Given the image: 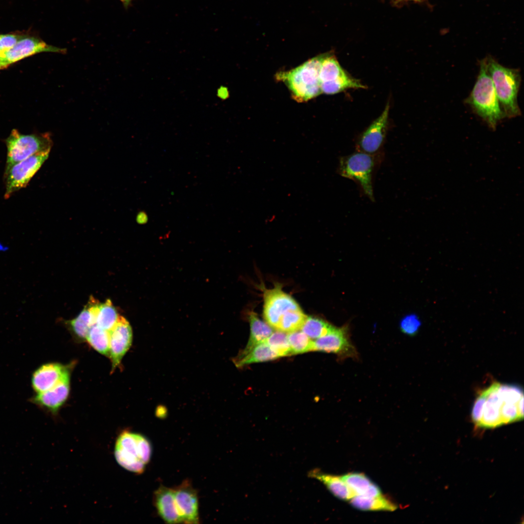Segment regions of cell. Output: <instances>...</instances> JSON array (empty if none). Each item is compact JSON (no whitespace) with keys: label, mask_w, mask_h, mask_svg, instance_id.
Returning <instances> with one entry per match:
<instances>
[{"label":"cell","mask_w":524,"mask_h":524,"mask_svg":"<svg viewBox=\"0 0 524 524\" xmlns=\"http://www.w3.org/2000/svg\"><path fill=\"white\" fill-rule=\"evenodd\" d=\"M485 59L488 73L505 117L520 115L521 112L517 100L521 79L520 71L502 66L491 56Z\"/></svg>","instance_id":"cell-3"},{"label":"cell","mask_w":524,"mask_h":524,"mask_svg":"<svg viewBox=\"0 0 524 524\" xmlns=\"http://www.w3.org/2000/svg\"><path fill=\"white\" fill-rule=\"evenodd\" d=\"M364 85L347 74L328 82L321 84L322 93L332 95L349 88H365Z\"/></svg>","instance_id":"cell-27"},{"label":"cell","mask_w":524,"mask_h":524,"mask_svg":"<svg viewBox=\"0 0 524 524\" xmlns=\"http://www.w3.org/2000/svg\"><path fill=\"white\" fill-rule=\"evenodd\" d=\"M485 400V395L483 392L477 397L474 402L471 412V417L474 423L477 426L479 425L482 415L483 408Z\"/></svg>","instance_id":"cell-34"},{"label":"cell","mask_w":524,"mask_h":524,"mask_svg":"<svg viewBox=\"0 0 524 524\" xmlns=\"http://www.w3.org/2000/svg\"><path fill=\"white\" fill-rule=\"evenodd\" d=\"M349 501L354 508L363 510L393 511L397 508L393 502L382 494L376 497L355 495Z\"/></svg>","instance_id":"cell-21"},{"label":"cell","mask_w":524,"mask_h":524,"mask_svg":"<svg viewBox=\"0 0 524 524\" xmlns=\"http://www.w3.org/2000/svg\"><path fill=\"white\" fill-rule=\"evenodd\" d=\"M175 498L183 522L199 523L198 498L196 491L188 482L174 490Z\"/></svg>","instance_id":"cell-15"},{"label":"cell","mask_w":524,"mask_h":524,"mask_svg":"<svg viewBox=\"0 0 524 524\" xmlns=\"http://www.w3.org/2000/svg\"><path fill=\"white\" fill-rule=\"evenodd\" d=\"M49 153L33 155L5 169V199L25 187L49 157Z\"/></svg>","instance_id":"cell-7"},{"label":"cell","mask_w":524,"mask_h":524,"mask_svg":"<svg viewBox=\"0 0 524 524\" xmlns=\"http://www.w3.org/2000/svg\"><path fill=\"white\" fill-rule=\"evenodd\" d=\"M279 358L278 355L265 342L259 344L245 353H239L234 359L237 367L252 363L272 360Z\"/></svg>","instance_id":"cell-19"},{"label":"cell","mask_w":524,"mask_h":524,"mask_svg":"<svg viewBox=\"0 0 524 524\" xmlns=\"http://www.w3.org/2000/svg\"><path fill=\"white\" fill-rule=\"evenodd\" d=\"M421 323L415 316L411 315L405 318L402 322L401 327L404 333L409 335H415L418 331Z\"/></svg>","instance_id":"cell-32"},{"label":"cell","mask_w":524,"mask_h":524,"mask_svg":"<svg viewBox=\"0 0 524 524\" xmlns=\"http://www.w3.org/2000/svg\"><path fill=\"white\" fill-rule=\"evenodd\" d=\"M0 69H2V68H1V66H0Z\"/></svg>","instance_id":"cell-38"},{"label":"cell","mask_w":524,"mask_h":524,"mask_svg":"<svg viewBox=\"0 0 524 524\" xmlns=\"http://www.w3.org/2000/svg\"><path fill=\"white\" fill-rule=\"evenodd\" d=\"M325 54L310 59L293 69L276 74L277 80L285 83L296 101H307L322 93L320 71Z\"/></svg>","instance_id":"cell-2"},{"label":"cell","mask_w":524,"mask_h":524,"mask_svg":"<svg viewBox=\"0 0 524 524\" xmlns=\"http://www.w3.org/2000/svg\"><path fill=\"white\" fill-rule=\"evenodd\" d=\"M381 494L380 489L376 484L372 483L362 496L367 497H376Z\"/></svg>","instance_id":"cell-35"},{"label":"cell","mask_w":524,"mask_h":524,"mask_svg":"<svg viewBox=\"0 0 524 524\" xmlns=\"http://www.w3.org/2000/svg\"><path fill=\"white\" fill-rule=\"evenodd\" d=\"M121 0V1H122V2H123L124 3H128V2H129V1H130L131 0Z\"/></svg>","instance_id":"cell-37"},{"label":"cell","mask_w":524,"mask_h":524,"mask_svg":"<svg viewBox=\"0 0 524 524\" xmlns=\"http://www.w3.org/2000/svg\"><path fill=\"white\" fill-rule=\"evenodd\" d=\"M151 455L150 443L142 435L124 430L117 436L114 456L117 463L125 470L142 474Z\"/></svg>","instance_id":"cell-4"},{"label":"cell","mask_w":524,"mask_h":524,"mask_svg":"<svg viewBox=\"0 0 524 524\" xmlns=\"http://www.w3.org/2000/svg\"><path fill=\"white\" fill-rule=\"evenodd\" d=\"M109 354L112 361V372L118 366L132 342V332L129 322L120 316L115 326L109 331Z\"/></svg>","instance_id":"cell-11"},{"label":"cell","mask_w":524,"mask_h":524,"mask_svg":"<svg viewBox=\"0 0 524 524\" xmlns=\"http://www.w3.org/2000/svg\"><path fill=\"white\" fill-rule=\"evenodd\" d=\"M263 316L267 323L277 330L281 317L287 311L300 308L296 301L284 292L277 283L271 289L263 288Z\"/></svg>","instance_id":"cell-9"},{"label":"cell","mask_w":524,"mask_h":524,"mask_svg":"<svg viewBox=\"0 0 524 524\" xmlns=\"http://www.w3.org/2000/svg\"><path fill=\"white\" fill-rule=\"evenodd\" d=\"M69 324L77 337L82 340L86 338L90 328L96 324L94 312L89 303Z\"/></svg>","instance_id":"cell-23"},{"label":"cell","mask_w":524,"mask_h":524,"mask_svg":"<svg viewBox=\"0 0 524 524\" xmlns=\"http://www.w3.org/2000/svg\"><path fill=\"white\" fill-rule=\"evenodd\" d=\"M70 389V371L68 370L62 378L50 389L37 394L33 398V402L55 414L67 399Z\"/></svg>","instance_id":"cell-13"},{"label":"cell","mask_w":524,"mask_h":524,"mask_svg":"<svg viewBox=\"0 0 524 524\" xmlns=\"http://www.w3.org/2000/svg\"><path fill=\"white\" fill-rule=\"evenodd\" d=\"M248 320L250 333L248 343L241 353L248 352L257 344L264 342L273 332V328L267 323L261 320L253 311L249 313Z\"/></svg>","instance_id":"cell-22"},{"label":"cell","mask_w":524,"mask_h":524,"mask_svg":"<svg viewBox=\"0 0 524 524\" xmlns=\"http://www.w3.org/2000/svg\"><path fill=\"white\" fill-rule=\"evenodd\" d=\"M341 478L355 495H363L372 483L362 473H350L341 476Z\"/></svg>","instance_id":"cell-29"},{"label":"cell","mask_w":524,"mask_h":524,"mask_svg":"<svg viewBox=\"0 0 524 524\" xmlns=\"http://www.w3.org/2000/svg\"><path fill=\"white\" fill-rule=\"evenodd\" d=\"M312 351L335 354L341 360L358 358L357 351L345 326L337 328L332 326L325 335L312 341Z\"/></svg>","instance_id":"cell-8"},{"label":"cell","mask_w":524,"mask_h":524,"mask_svg":"<svg viewBox=\"0 0 524 524\" xmlns=\"http://www.w3.org/2000/svg\"><path fill=\"white\" fill-rule=\"evenodd\" d=\"M69 370V367L58 363L44 364L33 374L32 387L37 393L46 391L60 381Z\"/></svg>","instance_id":"cell-16"},{"label":"cell","mask_w":524,"mask_h":524,"mask_svg":"<svg viewBox=\"0 0 524 524\" xmlns=\"http://www.w3.org/2000/svg\"><path fill=\"white\" fill-rule=\"evenodd\" d=\"M390 107L388 101L381 114L361 134L357 142L358 151L370 154L379 151L387 133Z\"/></svg>","instance_id":"cell-10"},{"label":"cell","mask_w":524,"mask_h":524,"mask_svg":"<svg viewBox=\"0 0 524 524\" xmlns=\"http://www.w3.org/2000/svg\"><path fill=\"white\" fill-rule=\"evenodd\" d=\"M308 476L321 482L332 494L340 499L348 501L355 496L341 476L326 474L318 469L311 470Z\"/></svg>","instance_id":"cell-18"},{"label":"cell","mask_w":524,"mask_h":524,"mask_svg":"<svg viewBox=\"0 0 524 524\" xmlns=\"http://www.w3.org/2000/svg\"><path fill=\"white\" fill-rule=\"evenodd\" d=\"M287 335L292 354L312 351L313 340L302 331L298 330L288 333Z\"/></svg>","instance_id":"cell-31"},{"label":"cell","mask_w":524,"mask_h":524,"mask_svg":"<svg viewBox=\"0 0 524 524\" xmlns=\"http://www.w3.org/2000/svg\"><path fill=\"white\" fill-rule=\"evenodd\" d=\"M478 75L465 102L492 130L505 118L492 80L488 73L486 59L479 63Z\"/></svg>","instance_id":"cell-1"},{"label":"cell","mask_w":524,"mask_h":524,"mask_svg":"<svg viewBox=\"0 0 524 524\" xmlns=\"http://www.w3.org/2000/svg\"><path fill=\"white\" fill-rule=\"evenodd\" d=\"M147 215L145 212H141L137 214L136 221L139 224H145L147 222Z\"/></svg>","instance_id":"cell-36"},{"label":"cell","mask_w":524,"mask_h":524,"mask_svg":"<svg viewBox=\"0 0 524 524\" xmlns=\"http://www.w3.org/2000/svg\"><path fill=\"white\" fill-rule=\"evenodd\" d=\"M44 51L65 53L66 49L48 45L44 41L33 37H23L12 48L3 53L1 64L4 68L12 63Z\"/></svg>","instance_id":"cell-12"},{"label":"cell","mask_w":524,"mask_h":524,"mask_svg":"<svg viewBox=\"0 0 524 524\" xmlns=\"http://www.w3.org/2000/svg\"></svg>","instance_id":"cell-39"},{"label":"cell","mask_w":524,"mask_h":524,"mask_svg":"<svg viewBox=\"0 0 524 524\" xmlns=\"http://www.w3.org/2000/svg\"><path fill=\"white\" fill-rule=\"evenodd\" d=\"M346 74L332 54H325L322 61L320 80L323 83L332 82Z\"/></svg>","instance_id":"cell-24"},{"label":"cell","mask_w":524,"mask_h":524,"mask_svg":"<svg viewBox=\"0 0 524 524\" xmlns=\"http://www.w3.org/2000/svg\"><path fill=\"white\" fill-rule=\"evenodd\" d=\"M92 302L96 324L109 331L115 326L119 316L116 309L109 299L104 303H99L92 298Z\"/></svg>","instance_id":"cell-20"},{"label":"cell","mask_w":524,"mask_h":524,"mask_svg":"<svg viewBox=\"0 0 524 524\" xmlns=\"http://www.w3.org/2000/svg\"><path fill=\"white\" fill-rule=\"evenodd\" d=\"M332 327L321 318L307 316L300 329L310 338L316 339L325 335Z\"/></svg>","instance_id":"cell-28"},{"label":"cell","mask_w":524,"mask_h":524,"mask_svg":"<svg viewBox=\"0 0 524 524\" xmlns=\"http://www.w3.org/2000/svg\"><path fill=\"white\" fill-rule=\"evenodd\" d=\"M21 37L15 34L0 35V63L3 53L12 48Z\"/></svg>","instance_id":"cell-33"},{"label":"cell","mask_w":524,"mask_h":524,"mask_svg":"<svg viewBox=\"0 0 524 524\" xmlns=\"http://www.w3.org/2000/svg\"><path fill=\"white\" fill-rule=\"evenodd\" d=\"M376 155L358 151L342 157L338 169L340 175L357 182L372 201L374 200L372 178L377 165Z\"/></svg>","instance_id":"cell-6"},{"label":"cell","mask_w":524,"mask_h":524,"mask_svg":"<svg viewBox=\"0 0 524 524\" xmlns=\"http://www.w3.org/2000/svg\"><path fill=\"white\" fill-rule=\"evenodd\" d=\"M307 317L301 308L289 311L281 317L277 330L287 333L298 331Z\"/></svg>","instance_id":"cell-26"},{"label":"cell","mask_w":524,"mask_h":524,"mask_svg":"<svg viewBox=\"0 0 524 524\" xmlns=\"http://www.w3.org/2000/svg\"><path fill=\"white\" fill-rule=\"evenodd\" d=\"M7 158L5 168L33 155L49 153L53 145L50 134H23L14 129L5 140Z\"/></svg>","instance_id":"cell-5"},{"label":"cell","mask_w":524,"mask_h":524,"mask_svg":"<svg viewBox=\"0 0 524 524\" xmlns=\"http://www.w3.org/2000/svg\"><path fill=\"white\" fill-rule=\"evenodd\" d=\"M500 383L494 382L483 391L485 395L481 420L478 426L492 428L503 425L501 409L502 398L499 387Z\"/></svg>","instance_id":"cell-14"},{"label":"cell","mask_w":524,"mask_h":524,"mask_svg":"<svg viewBox=\"0 0 524 524\" xmlns=\"http://www.w3.org/2000/svg\"><path fill=\"white\" fill-rule=\"evenodd\" d=\"M155 502L159 515L166 523L183 522L176 503L174 490L161 486L155 491Z\"/></svg>","instance_id":"cell-17"},{"label":"cell","mask_w":524,"mask_h":524,"mask_svg":"<svg viewBox=\"0 0 524 524\" xmlns=\"http://www.w3.org/2000/svg\"><path fill=\"white\" fill-rule=\"evenodd\" d=\"M279 356L292 355L291 347L286 333L277 330L274 332L264 341Z\"/></svg>","instance_id":"cell-30"},{"label":"cell","mask_w":524,"mask_h":524,"mask_svg":"<svg viewBox=\"0 0 524 524\" xmlns=\"http://www.w3.org/2000/svg\"><path fill=\"white\" fill-rule=\"evenodd\" d=\"M86 339L89 344L98 352L107 356H109V331L95 324L90 328Z\"/></svg>","instance_id":"cell-25"}]
</instances>
